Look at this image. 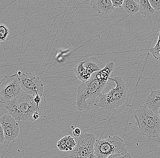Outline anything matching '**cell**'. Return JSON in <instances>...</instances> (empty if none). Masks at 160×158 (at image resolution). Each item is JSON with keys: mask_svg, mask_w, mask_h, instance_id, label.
<instances>
[{"mask_svg": "<svg viewBox=\"0 0 160 158\" xmlns=\"http://www.w3.org/2000/svg\"><path fill=\"white\" fill-rule=\"evenodd\" d=\"M20 85L25 94L34 97L37 94L43 95L44 85L39 77L31 72H18Z\"/></svg>", "mask_w": 160, "mask_h": 158, "instance_id": "ba28073f", "label": "cell"}, {"mask_svg": "<svg viewBox=\"0 0 160 158\" xmlns=\"http://www.w3.org/2000/svg\"><path fill=\"white\" fill-rule=\"evenodd\" d=\"M116 87L106 94L99 96L94 104L95 107L104 110H114L122 107L130 106V94L127 85L120 76L109 78Z\"/></svg>", "mask_w": 160, "mask_h": 158, "instance_id": "7a4b0ae2", "label": "cell"}, {"mask_svg": "<svg viewBox=\"0 0 160 158\" xmlns=\"http://www.w3.org/2000/svg\"><path fill=\"white\" fill-rule=\"evenodd\" d=\"M150 52L156 59L158 60L160 59V31L159 33L157 43L154 47L150 49Z\"/></svg>", "mask_w": 160, "mask_h": 158, "instance_id": "9a60e30c", "label": "cell"}, {"mask_svg": "<svg viewBox=\"0 0 160 158\" xmlns=\"http://www.w3.org/2000/svg\"><path fill=\"white\" fill-rule=\"evenodd\" d=\"M10 33L8 28L6 25L1 24L0 25V42L1 43L5 42Z\"/></svg>", "mask_w": 160, "mask_h": 158, "instance_id": "e0dca14e", "label": "cell"}, {"mask_svg": "<svg viewBox=\"0 0 160 158\" xmlns=\"http://www.w3.org/2000/svg\"><path fill=\"white\" fill-rule=\"evenodd\" d=\"M0 125L3 130L5 140L12 141L18 137L19 124L9 114H5L1 116Z\"/></svg>", "mask_w": 160, "mask_h": 158, "instance_id": "30bf717a", "label": "cell"}, {"mask_svg": "<svg viewBox=\"0 0 160 158\" xmlns=\"http://www.w3.org/2000/svg\"><path fill=\"white\" fill-rule=\"evenodd\" d=\"M145 103L154 112L158 114L160 108V89L151 91Z\"/></svg>", "mask_w": 160, "mask_h": 158, "instance_id": "7c38bea8", "label": "cell"}, {"mask_svg": "<svg viewBox=\"0 0 160 158\" xmlns=\"http://www.w3.org/2000/svg\"><path fill=\"white\" fill-rule=\"evenodd\" d=\"M150 4L155 11L160 10V0H149Z\"/></svg>", "mask_w": 160, "mask_h": 158, "instance_id": "ac0fdd59", "label": "cell"}, {"mask_svg": "<svg viewBox=\"0 0 160 158\" xmlns=\"http://www.w3.org/2000/svg\"><path fill=\"white\" fill-rule=\"evenodd\" d=\"M123 8L129 15H134L139 12V6L138 1L124 0Z\"/></svg>", "mask_w": 160, "mask_h": 158, "instance_id": "4fadbf2b", "label": "cell"}, {"mask_svg": "<svg viewBox=\"0 0 160 158\" xmlns=\"http://www.w3.org/2000/svg\"><path fill=\"white\" fill-rule=\"evenodd\" d=\"M115 68L114 62H108L102 69L93 74L88 81L78 87L76 104L78 110H88L89 107L87 100H94L102 94Z\"/></svg>", "mask_w": 160, "mask_h": 158, "instance_id": "6da1fadb", "label": "cell"}, {"mask_svg": "<svg viewBox=\"0 0 160 158\" xmlns=\"http://www.w3.org/2000/svg\"><path fill=\"white\" fill-rule=\"evenodd\" d=\"M107 158H132V156L129 153H128L124 155L118 154V155H112Z\"/></svg>", "mask_w": 160, "mask_h": 158, "instance_id": "d6986e66", "label": "cell"}, {"mask_svg": "<svg viewBox=\"0 0 160 158\" xmlns=\"http://www.w3.org/2000/svg\"><path fill=\"white\" fill-rule=\"evenodd\" d=\"M5 140V138L3 130L1 126H0V143H1V145L4 143Z\"/></svg>", "mask_w": 160, "mask_h": 158, "instance_id": "7402d4cb", "label": "cell"}, {"mask_svg": "<svg viewBox=\"0 0 160 158\" xmlns=\"http://www.w3.org/2000/svg\"><path fill=\"white\" fill-rule=\"evenodd\" d=\"M96 137L93 134L87 132L76 138L74 149L70 151L69 158H97L95 154L94 145Z\"/></svg>", "mask_w": 160, "mask_h": 158, "instance_id": "52a82bcc", "label": "cell"}, {"mask_svg": "<svg viewBox=\"0 0 160 158\" xmlns=\"http://www.w3.org/2000/svg\"><path fill=\"white\" fill-rule=\"evenodd\" d=\"M82 131H81V129L79 128H76L73 129V130L72 135L75 138H79L82 135Z\"/></svg>", "mask_w": 160, "mask_h": 158, "instance_id": "44dd1931", "label": "cell"}, {"mask_svg": "<svg viewBox=\"0 0 160 158\" xmlns=\"http://www.w3.org/2000/svg\"><path fill=\"white\" fill-rule=\"evenodd\" d=\"M158 115H159V116H160V108H159V109Z\"/></svg>", "mask_w": 160, "mask_h": 158, "instance_id": "603a6c76", "label": "cell"}, {"mask_svg": "<svg viewBox=\"0 0 160 158\" xmlns=\"http://www.w3.org/2000/svg\"><path fill=\"white\" fill-rule=\"evenodd\" d=\"M104 67L101 62L96 58H90L83 61H80L74 68L76 77L82 83L89 80L92 75L100 71Z\"/></svg>", "mask_w": 160, "mask_h": 158, "instance_id": "9c48e42d", "label": "cell"}, {"mask_svg": "<svg viewBox=\"0 0 160 158\" xmlns=\"http://www.w3.org/2000/svg\"><path fill=\"white\" fill-rule=\"evenodd\" d=\"M25 94L23 91L18 74L3 78L0 83V100L2 104L13 101Z\"/></svg>", "mask_w": 160, "mask_h": 158, "instance_id": "8992f818", "label": "cell"}, {"mask_svg": "<svg viewBox=\"0 0 160 158\" xmlns=\"http://www.w3.org/2000/svg\"><path fill=\"white\" fill-rule=\"evenodd\" d=\"M90 5L93 10L100 15H108L115 10L111 0H92Z\"/></svg>", "mask_w": 160, "mask_h": 158, "instance_id": "8fae6325", "label": "cell"}, {"mask_svg": "<svg viewBox=\"0 0 160 158\" xmlns=\"http://www.w3.org/2000/svg\"><path fill=\"white\" fill-rule=\"evenodd\" d=\"M94 150L97 158H107L112 155L128 153L123 140L117 135L96 140Z\"/></svg>", "mask_w": 160, "mask_h": 158, "instance_id": "5b68a950", "label": "cell"}, {"mask_svg": "<svg viewBox=\"0 0 160 158\" xmlns=\"http://www.w3.org/2000/svg\"><path fill=\"white\" fill-rule=\"evenodd\" d=\"M134 116L141 134L151 139L158 137L160 134L158 114L154 112L145 103L136 110Z\"/></svg>", "mask_w": 160, "mask_h": 158, "instance_id": "277c9868", "label": "cell"}, {"mask_svg": "<svg viewBox=\"0 0 160 158\" xmlns=\"http://www.w3.org/2000/svg\"><path fill=\"white\" fill-rule=\"evenodd\" d=\"M111 1L115 8H121L124 3V0H111Z\"/></svg>", "mask_w": 160, "mask_h": 158, "instance_id": "ffe728a7", "label": "cell"}, {"mask_svg": "<svg viewBox=\"0 0 160 158\" xmlns=\"http://www.w3.org/2000/svg\"><path fill=\"white\" fill-rule=\"evenodd\" d=\"M64 138L65 143H66L68 151H72L74 149L77 145L76 140L74 138L70 135L65 136L64 137Z\"/></svg>", "mask_w": 160, "mask_h": 158, "instance_id": "2e32d148", "label": "cell"}, {"mask_svg": "<svg viewBox=\"0 0 160 158\" xmlns=\"http://www.w3.org/2000/svg\"><path fill=\"white\" fill-rule=\"evenodd\" d=\"M138 2L139 6V12L142 14L148 16L155 13L149 0H139Z\"/></svg>", "mask_w": 160, "mask_h": 158, "instance_id": "5bb4252c", "label": "cell"}, {"mask_svg": "<svg viewBox=\"0 0 160 158\" xmlns=\"http://www.w3.org/2000/svg\"><path fill=\"white\" fill-rule=\"evenodd\" d=\"M8 113L17 121L25 122L34 121L33 115L36 112L44 115L47 107H38L34 97L24 94L13 101L4 104Z\"/></svg>", "mask_w": 160, "mask_h": 158, "instance_id": "3957f363", "label": "cell"}]
</instances>
